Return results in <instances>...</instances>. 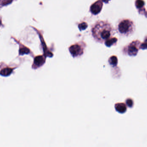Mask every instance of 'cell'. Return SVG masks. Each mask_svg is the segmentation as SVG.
Instances as JSON below:
<instances>
[{"label":"cell","instance_id":"obj_3","mask_svg":"<svg viewBox=\"0 0 147 147\" xmlns=\"http://www.w3.org/2000/svg\"><path fill=\"white\" fill-rule=\"evenodd\" d=\"M102 6L103 4L102 1L101 0H99L91 5L90 7V11L93 14L97 15L101 11Z\"/></svg>","mask_w":147,"mask_h":147},{"label":"cell","instance_id":"obj_5","mask_svg":"<svg viewBox=\"0 0 147 147\" xmlns=\"http://www.w3.org/2000/svg\"><path fill=\"white\" fill-rule=\"evenodd\" d=\"M115 108L116 111L120 113H124L126 112L127 107L124 103H117L115 104Z\"/></svg>","mask_w":147,"mask_h":147},{"label":"cell","instance_id":"obj_1","mask_svg":"<svg viewBox=\"0 0 147 147\" xmlns=\"http://www.w3.org/2000/svg\"><path fill=\"white\" fill-rule=\"evenodd\" d=\"M107 26L102 22L98 24L93 30V35L96 38L101 40H106L110 37L111 32Z\"/></svg>","mask_w":147,"mask_h":147},{"label":"cell","instance_id":"obj_4","mask_svg":"<svg viewBox=\"0 0 147 147\" xmlns=\"http://www.w3.org/2000/svg\"><path fill=\"white\" fill-rule=\"evenodd\" d=\"M130 26V22L128 20H124L119 25V31L120 33H126L129 30Z\"/></svg>","mask_w":147,"mask_h":147},{"label":"cell","instance_id":"obj_14","mask_svg":"<svg viewBox=\"0 0 147 147\" xmlns=\"http://www.w3.org/2000/svg\"><path fill=\"white\" fill-rule=\"evenodd\" d=\"M126 105L128 106L129 107H132L133 106V101H132V100L131 99H127L126 100Z\"/></svg>","mask_w":147,"mask_h":147},{"label":"cell","instance_id":"obj_7","mask_svg":"<svg viewBox=\"0 0 147 147\" xmlns=\"http://www.w3.org/2000/svg\"><path fill=\"white\" fill-rule=\"evenodd\" d=\"M138 52V49L134 45H130L128 47V53L130 56H135Z\"/></svg>","mask_w":147,"mask_h":147},{"label":"cell","instance_id":"obj_10","mask_svg":"<svg viewBox=\"0 0 147 147\" xmlns=\"http://www.w3.org/2000/svg\"><path fill=\"white\" fill-rule=\"evenodd\" d=\"M117 39L116 38H112L111 39H107L106 41L105 42V44L108 47H110V46L114 44V43L117 42Z\"/></svg>","mask_w":147,"mask_h":147},{"label":"cell","instance_id":"obj_2","mask_svg":"<svg viewBox=\"0 0 147 147\" xmlns=\"http://www.w3.org/2000/svg\"><path fill=\"white\" fill-rule=\"evenodd\" d=\"M69 51L74 57H77L83 53L82 48L78 44H75L71 46L69 48Z\"/></svg>","mask_w":147,"mask_h":147},{"label":"cell","instance_id":"obj_6","mask_svg":"<svg viewBox=\"0 0 147 147\" xmlns=\"http://www.w3.org/2000/svg\"><path fill=\"white\" fill-rule=\"evenodd\" d=\"M45 62V59L43 56H37L34 59V64L37 67L42 66Z\"/></svg>","mask_w":147,"mask_h":147},{"label":"cell","instance_id":"obj_17","mask_svg":"<svg viewBox=\"0 0 147 147\" xmlns=\"http://www.w3.org/2000/svg\"><path fill=\"white\" fill-rule=\"evenodd\" d=\"M102 1H103V2H105L106 3H108L109 2L110 0H102Z\"/></svg>","mask_w":147,"mask_h":147},{"label":"cell","instance_id":"obj_12","mask_svg":"<svg viewBox=\"0 0 147 147\" xmlns=\"http://www.w3.org/2000/svg\"><path fill=\"white\" fill-rule=\"evenodd\" d=\"M144 5V2L142 0H136V6L137 8H141Z\"/></svg>","mask_w":147,"mask_h":147},{"label":"cell","instance_id":"obj_8","mask_svg":"<svg viewBox=\"0 0 147 147\" xmlns=\"http://www.w3.org/2000/svg\"><path fill=\"white\" fill-rule=\"evenodd\" d=\"M13 71V69L10 68H5L2 69L0 72V74L4 77L9 76L11 75Z\"/></svg>","mask_w":147,"mask_h":147},{"label":"cell","instance_id":"obj_11","mask_svg":"<svg viewBox=\"0 0 147 147\" xmlns=\"http://www.w3.org/2000/svg\"><path fill=\"white\" fill-rule=\"evenodd\" d=\"M29 52V49L26 47L22 48L19 50V53L20 55H23L24 54H28Z\"/></svg>","mask_w":147,"mask_h":147},{"label":"cell","instance_id":"obj_18","mask_svg":"<svg viewBox=\"0 0 147 147\" xmlns=\"http://www.w3.org/2000/svg\"><path fill=\"white\" fill-rule=\"evenodd\" d=\"M1 21L0 20V25H1Z\"/></svg>","mask_w":147,"mask_h":147},{"label":"cell","instance_id":"obj_15","mask_svg":"<svg viewBox=\"0 0 147 147\" xmlns=\"http://www.w3.org/2000/svg\"><path fill=\"white\" fill-rule=\"evenodd\" d=\"M140 48L142 49H145L147 48V39L145 40V42L141 44Z\"/></svg>","mask_w":147,"mask_h":147},{"label":"cell","instance_id":"obj_19","mask_svg":"<svg viewBox=\"0 0 147 147\" xmlns=\"http://www.w3.org/2000/svg\"></svg>","mask_w":147,"mask_h":147},{"label":"cell","instance_id":"obj_13","mask_svg":"<svg viewBox=\"0 0 147 147\" xmlns=\"http://www.w3.org/2000/svg\"><path fill=\"white\" fill-rule=\"evenodd\" d=\"M88 26V24L86 23H82L79 25L78 28L80 31H82L83 30H86Z\"/></svg>","mask_w":147,"mask_h":147},{"label":"cell","instance_id":"obj_16","mask_svg":"<svg viewBox=\"0 0 147 147\" xmlns=\"http://www.w3.org/2000/svg\"><path fill=\"white\" fill-rule=\"evenodd\" d=\"M12 1V0H5L3 3V5H7L10 4Z\"/></svg>","mask_w":147,"mask_h":147},{"label":"cell","instance_id":"obj_9","mask_svg":"<svg viewBox=\"0 0 147 147\" xmlns=\"http://www.w3.org/2000/svg\"><path fill=\"white\" fill-rule=\"evenodd\" d=\"M108 62H109V64L111 65L115 66L117 65V64H118V58H117V57H116V56H112L109 58Z\"/></svg>","mask_w":147,"mask_h":147}]
</instances>
